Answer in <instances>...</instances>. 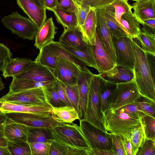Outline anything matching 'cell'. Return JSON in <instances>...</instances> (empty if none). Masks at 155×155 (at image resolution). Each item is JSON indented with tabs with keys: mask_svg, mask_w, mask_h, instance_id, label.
Masks as SVG:
<instances>
[{
	"mask_svg": "<svg viewBox=\"0 0 155 155\" xmlns=\"http://www.w3.org/2000/svg\"><path fill=\"white\" fill-rule=\"evenodd\" d=\"M135 62L134 79L140 94L155 101V74L150 67L147 53L133 39Z\"/></svg>",
	"mask_w": 155,
	"mask_h": 155,
	"instance_id": "1",
	"label": "cell"
},
{
	"mask_svg": "<svg viewBox=\"0 0 155 155\" xmlns=\"http://www.w3.org/2000/svg\"><path fill=\"white\" fill-rule=\"evenodd\" d=\"M107 82L101 74H94L90 83L85 115L84 120L106 132L104 115L101 109L100 91Z\"/></svg>",
	"mask_w": 155,
	"mask_h": 155,
	"instance_id": "2",
	"label": "cell"
},
{
	"mask_svg": "<svg viewBox=\"0 0 155 155\" xmlns=\"http://www.w3.org/2000/svg\"><path fill=\"white\" fill-rule=\"evenodd\" d=\"M104 118L107 132L124 137H131L133 131L141 125L140 120L132 118L124 113L114 112L109 108L104 114Z\"/></svg>",
	"mask_w": 155,
	"mask_h": 155,
	"instance_id": "3",
	"label": "cell"
},
{
	"mask_svg": "<svg viewBox=\"0 0 155 155\" xmlns=\"http://www.w3.org/2000/svg\"><path fill=\"white\" fill-rule=\"evenodd\" d=\"M51 131L54 140L58 143L88 151L90 149L79 126L77 124L60 123L53 127Z\"/></svg>",
	"mask_w": 155,
	"mask_h": 155,
	"instance_id": "4",
	"label": "cell"
},
{
	"mask_svg": "<svg viewBox=\"0 0 155 155\" xmlns=\"http://www.w3.org/2000/svg\"><path fill=\"white\" fill-rule=\"evenodd\" d=\"M1 21L13 34L24 39L33 40L38 30L37 26L31 20L17 12L4 16Z\"/></svg>",
	"mask_w": 155,
	"mask_h": 155,
	"instance_id": "5",
	"label": "cell"
},
{
	"mask_svg": "<svg viewBox=\"0 0 155 155\" xmlns=\"http://www.w3.org/2000/svg\"><path fill=\"white\" fill-rule=\"evenodd\" d=\"M79 127L90 149L113 150L110 134L85 120H80Z\"/></svg>",
	"mask_w": 155,
	"mask_h": 155,
	"instance_id": "6",
	"label": "cell"
},
{
	"mask_svg": "<svg viewBox=\"0 0 155 155\" xmlns=\"http://www.w3.org/2000/svg\"><path fill=\"white\" fill-rule=\"evenodd\" d=\"M140 95L134 79L117 84L114 92L109 98V108L115 110L134 102Z\"/></svg>",
	"mask_w": 155,
	"mask_h": 155,
	"instance_id": "7",
	"label": "cell"
},
{
	"mask_svg": "<svg viewBox=\"0 0 155 155\" xmlns=\"http://www.w3.org/2000/svg\"><path fill=\"white\" fill-rule=\"evenodd\" d=\"M13 121L32 127H53L60 123L57 120L52 112L39 113L11 112L5 114Z\"/></svg>",
	"mask_w": 155,
	"mask_h": 155,
	"instance_id": "8",
	"label": "cell"
},
{
	"mask_svg": "<svg viewBox=\"0 0 155 155\" xmlns=\"http://www.w3.org/2000/svg\"><path fill=\"white\" fill-rule=\"evenodd\" d=\"M117 60L116 64L133 70L135 62L133 39L128 36L117 38L113 36Z\"/></svg>",
	"mask_w": 155,
	"mask_h": 155,
	"instance_id": "9",
	"label": "cell"
},
{
	"mask_svg": "<svg viewBox=\"0 0 155 155\" xmlns=\"http://www.w3.org/2000/svg\"><path fill=\"white\" fill-rule=\"evenodd\" d=\"M81 70L74 63L59 55L57 57L54 70L56 79L65 84H77Z\"/></svg>",
	"mask_w": 155,
	"mask_h": 155,
	"instance_id": "10",
	"label": "cell"
},
{
	"mask_svg": "<svg viewBox=\"0 0 155 155\" xmlns=\"http://www.w3.org/2000/svg\"><path fill=\"white\" fill-rule=\"evenodd\" d=\"M43 87L19 92L8 93L0 98V101L16 102L31 105L43 104L48 103Z\"/></svg>",
	"mask_w": 155,
	"mask_h": 155,
	"instance_id": "11",
	"label": "cell"
},
{
	"mask_svg": "<svg viewBox=\"0 0 155 155\" xmlns=\"http://www.w3.org/2000/svg\"><path fill=\"white\" fill-rule=\"evenodd\" d=\"M13 78L28 79L39 82H53L56 79L54 70L35 61L22 72Z\"/></svg>",
	"mask_w": 155,
	"mask_h": 155,
	"instance_id": "12",
	"label": "cell"
},
{
	"mask_svg": "<svg viewBox=\"0 0 155 155\" xmlns=\"http://www.w3.org/2000/svg\"><path fill=\"white\" fill-rule=\"evenodd\" d=\"M52 107L48 103L31 105L16 102L0 101V111L5 114L11 112L39 113L52 112Z\"/></svg>",
	"mask_w": 155,
	"mask_h": 155,
	"instance_id": "13",
	"label": "cell"
},
{
	"mask_svg": "<svg viewBox=\"0 0 155 155\" xmlns=\"http://www.w3.org/2000/svg\"><path fill=\"white\" fill-rule=\"evenodd\" d=\"M93 74L88 69L81 71L77 81L79 94L78 113L79 120H84L85 117L89 84Z\"/></svg>",
	"mask_w": 155,
	"mask_h": 155,
	"instance_id": "14",
	"label": "cell"
},
{
	"mask_svg": "<svg viewBox=\"0 0 155 155\" xmlns=\"http://www.w3.org/2000/svg\"><path fill=\"white\" fill-rule=\"evenodd\" d=\"M97 32L104 48L116 64L117 58L113 36L99 9H96Z\"/></svg>",
	"mask_w": 155,
	"mask_h": 155,
	"instance_id": "15",
	"label": "cell"
},
{
	"mask_svg": "<svg viewBox=\"0 0 155 155\" xmlns=\"http://www.w3.org/2000/svg\"><path fill=\"white\" fill-rule=\"evenodd\" d=\"M24 12L36 25L38 30L46 21V9L39 7L34 0H16Z\"/></svg>",
	"mask_w": 155,
	"mask_h": 155,
	"instance_id": "16",
	"label": "cell"
},
{
	"mask_svg": "<svg viewBox=\"0 0 155 155\" xmlns=\"http://www.w3.org/2000/svg\"><path fill=\"white\" fill-rule=\"evenodd\" d=\"M92 46L99 73L109 70L116 65L103 46L97 32L96 44Z\"/></svg>",
	"mask_w": 155,
	"mask_h": 155,
	"instance_id": "17",
	"label": "cell"
},
{
	"mask_svg": "<svg viewBox=\"0 0 155 155\" xmlns=\"http://www.w3.org/2000/svg\"><path fill=\"white\" fill-rule=\"evenodd\" d=\"M57 29L52 18H48L38 30L35 36V47L40 50L45 45L54 41Z\"/></svg>",
	"mask_w": 155,
	"mask_h": 155,
	"instance_id": "18",
	"label": "cell"
},
{
	"mask_svg": "<svg viewBox=\"0 0 155 155\" xmlns=\"http://www.w3.org/2000/svg\"><path fill=\"white\" fill-rule=\"evenodd\" d=\"M79 27L85 43L87 45H94L97 33L96 9L91 8L83 24Z\"/></svg>",
	"mask_w": 155,
	"mask_h": 155,
	"instance_id": "19",
	"label": "cell"
},
{
	"mask_svg": "<svg viewBox=\"0 0 155 155\" xmlns=\"http://www.w3.org/2000/svg\"><path fill=\"white\" fill-rule=\"evenodd\" d=\"M98 9L113 36L117 38L128 37L116 19L114 7L110 4Z\"/></svg>",
	"mask_w": 155,
	"mask_h": 155,
	"instance_id": "20",
	"label": "cell"
},
{
	"mask_svg": "<svg viewBox=\"0 0 155 155\" xmlns=\"http://www.w3.org/2000/svg\"><path fill=\"white\" fill-rule=\"evenodd\" d=\"M99 73L107 82L115 84L134 79L133 70L117 65L109 70Z\"/></svg>",
	"mask_w": 155,
	"mask_h": 155,
	"instance_id": "21",
	"label": "cell"
},
{
	"mask_svg": "<svg viewBox=\"0 0 155 155\" xmlns=\"http://www.w3.org/2000/svg\"><path fill=\"white\" fill-rule=\"evenodd\" d=\"M28 134L27 126L7 117L4 129V136L8 140L27 141Z\"/></svg>",
	"mask_w": 155,
	"mask_h": 155,
	"instance_id": "22",
	"label": "cell"
},
{
	"mask_svg": "<svg viewBox=\"0 0 155 155\" xmlns=\"http://www.w3.org/2000/svg\"><path fill=\"white\" fill-rule=\"evenodd\" d=\"M62 44L78 49H84L87 44L83 40L79 27L64 28L58 41Z\"/></svg>",
	"mask_w": 155,
	"mask_h": 155,
	"instance_id": "23",
	"label": "cell"
},
{
	"mask_svg": "<svg viewBox=\"0 0 155 155\" xmlns=\"http://www.w3.org/2000/svg\"><path fill=\"white\" fill-rule=\"evenodd\" d=\"M132 6L133 14L140 24L145 20L155 19V0H138Z\"/></svg>",
	"mask_w": 155,
	"mask_h": 155,
	"instance_id": "24",
	"label": "cell"
},
{
	"mask_svg": "<svg viewBox=\"0 0 155 155\" xmlns=\"http://www.w3.org/2000/svg\"><path fill=\"white\" fill-rule=\"evenodd\" d=\"M34 61L31 58H11L7 62L2 75L5 78L13 77L22 72Z\"/></svg>",
	"mask_w": 155,
	"mask_h": 155,
	"instance_id": "25",
	"label": "cell"
},
{
	"mask_svg": "<svg viewBox=\"0 0 155 155\" xmlns=\"http://www.w3.org/2000/svg\"><path fill=\"white\" fill-rule=\"evenodd\" d=\"M57 22L64 28L72 29L78 27L76 12L66 10L58 6L52 11Z\"/></svg>",
	"mask_w": 155,
	"mask_h": 155,
	"instance_id": "26",
	"label": "cell"
},
{
	"mask_svg": "<svg viewBox=\"0 0 155 155\" xmlns=\"http://www.w3.org/2000/svg\"><path fill=\"white\" fill-rule=\"evenodd\" d=\"M60 44L65 48L78 58L87 66L94 68L97 70L98 68L91 45H87L84 49H80Z\"/></svg>",
	"mask_w": 155,
	"mask_h": 155,
	"instance_id": "27",
	"label": "cell"
},
{
	"mask_svg": "<svg viewBox=\"0 0 155 155\" xmlns=\"http://www.w3.org/2000/svg\"><path fill=\"white\" fill-rule=\"evenodd\" d=\"M120 22L123 30L129 37L132 39L137 37L140 30V23L132 11L123 14Z\"/></svg>",
	"mask_w": 155,
	"mask_h": 155,
	"instance_id": "28",
	"label": "cell"
},
{
	"mask_svg": "<svg viewBox=\"0 0 155 155\" xmlns=\"http://www.w3.org/2000/svg\"><path fill=\"white\" fill-rule=\"evenodd\" d=\"M27 127V141L29 143L35 142L51 143L54 141L51 128Z\"/></svg>",
	"mask_w": 155,
	"mask_h": 155,
	"instance_id": "29",
	"label": "cell"
},
{
	"mask_svg": "<svg viewBox=\"0 0 155 155\" xmlns=\"http://www.w3.org/2000/svg\"><path fill=\"white\" fill-rule=\"evenodd\" d=\"M52 113L56 119L61 123H71L79 120L78 112L72 106L52 107Z\"/></svg>",
	"mask_w": 155,
	"mask_h": 155,
	"instance_id": "30",
	"label": "cell"
},
{
	"mask_svg": "<svg viewBox=\"0 0 155 155\" xmlns=\"http://www.w3.org/2000/svg\"><path fill=\"white\" fill-rule=\"evenodd\" d=\"M53 82H39L31 80L13 78L8 93H13L24 90L46 86Z\"/></svg>",
	"mask_w": 155,
	"mask_h": 155,
	"instance_id": "31",
	"label": "cell"
},
{
	"mask_svg": "<svg viewBox=\"0 0 155 155\" xmlns=\"http://www.w3.org/2000/svg\"><path fill=\"white\" fill-rule=\"evenodd\" d=\"M39 51L35 61L54 71L58 56L55 51L49 44L44 46Z\"/></svg>",
	"mask_w": 155,
	"mask_h": 155,
	"instance_id": "32",
	"label": "cell"
},
{
	"mask_svg": "<svg viewBox=\"0 0 155 155\" xmlns=\"http://www.w3.org/2000/svg\"><path fill=\"white\" fill-rule=\"evenodd\" d=\"M142 49L146 53L155 55V34L143 28L140 29L135 38Z\"/></svg>",
	"mask_w": 155,
	"mask_h": 155,
	"instance_id": "33",
	"label": "cell"
},
{
	"mask_svg": "<svg viewBox=\"0 0 155 155\" xmlns=\"http://www.w3.org/2000/svg\"><path fill=\"white\" fill-rule=\"evenodd\" d=\"M49 155H88V151L61 144L54 140L51 143Z\"/></svg>",
	"mask_w": 155,
	"mask_h": 155,
	"instance_id": "34",
	"label": "cell"
},
{
	"mask_svg": "<svg viewBox=\"0 0 155 155\" xmlns=\"http://www.w3.org/2000/svg\"><path fill=\"white\" fill-rule=\"evenodd\" d=\"M55 81L42 87L46 101L52 107L66 106L59 97L56 86Z\"/></svg>",
	"mask_w": 155,
	"mask_h": 155,
	"instance_id": "35",
	"label": "cell"
},
{
	"mask_svg": "<svg viewBox=\"0 0 155 155\" xmlns=\"http://www.w3.org/2000/svg\"><path fill=\"white\" fill-rule=\"evenodd\" d=\"M58 56L61 55L75 64L81 71L88 69L86 65L78 58L65 48L58 41L48 44Z\"/></svg>",
	"mask_w": 155,
	"mask_h": 155,
	"instance_id": "36",
	"label": "cell"
},
{
	"mask_svg": "<svg viewBox=\"0 0 155 155\" xmlns=\"http://www.w3.org/2000/svg\"><path fill=\"white\" fill-rule=\"evenodd\" d=\"M116 84L106 82L101 88L99 93L101 109L103 114L109 108L108 100L116 89Z\"/></svg>",
	"mask_w": 155,
	"mask_h": 155,
	"instance_id": "37",
	"label": "cell"
},
{
	"mask_svg": "<svg viewBox=\"0 0 155 155\" xmlns=\"http://www.w3.org/2000/svg\"><path fill=\"white\" fill-rule=\"evenodd\" d=\"M7 147L11 155H32L28 141L8 140Z\"/></svg>",
	"mask_w": 155,
	"mask_h": 155,
	"instance_id": "38",
	"label": "cell"
},
{
	"mask_svg": "<svg viewBox=\"0 0 155 155\" xmlns=\"http://www.w3.org/2000/svg\"><path fill=\"white\" fill-rule=\"evenodd\" d=\"M111 110L115 112L125 113L132 118L138 120H140L142 117L146 114L135 101L116 110Z\"/></svg>",
	"mask_w": 155,
	"mask_h": 155,
	"instance_id": "39",
	"label": "cell"
},
{
	"mask_svg": "<svg viewBox=\"0 0 155 155\" xmlns=\"http://www.w3.org/2000/svg\"><path fill=\"white\" fill-rule=\"evenodd\" d=\"M140 120L146 137L155 140V118L145 114Z\"/></svg>",
	"mask_w": 155,
	"mask_h": 155,
	"instance_id": "40",
	"label": "cell"
},
{
	"mask_svg": "<svg viewBox=\"0 0 155 155\" xmlns=\"http://www.w3.org/2000/svg\"><path fill=\"white\" fill-rule=\"evenodd\" d=\"M128 1V0H114L110 4L114 7L116 19L123 29L120 22L121 16L124 13L132 11V9L133 8L132 6L129 3Z\"/></svg>",
	"mask_w": 155,
	"mask_h": 155,
	"instance_id": "41",
	"label": "cell"
},
{
	"mask_svg": "<svg viewBox=\"0 0 155 155\" xmlns=\"http://www.w3.org/2000/svg\"><path fill=\"white\" fill-rule=\"evenodd\" d=\"M146 138L142 125L133 131L130 137L132 155H136L139 148Z\"/></svg>",
	"mask_w": 155,
	"mask_h": 155,
	"instance_id": "42",
	"label": "cell"
},
{
	"mask_svg": "<svg viewBox=\"0 0 155 155\" xmlns=\"http://www.w3.org/2000/svg\"><path fill=\"white\" fill-rule=\"evenodd\" d=\"M146 114L155 118V101L140 95L135 101Z\"/></svg>",
	"mask_w": 155,
	"mask_h": 155,
	"instance_id": "43",
	"label": "cell"
},
{
	"mask_svg": "<svg viewBox=\"0 0 155 155\" xmlns=\"http://www.w3.org/2000/svg\"><path fill=\"white\" fill-rule=\"evenodd\" d=\"M60 82L64 87L72 106L78 112L79 94L78 88L77 84L70 85Z\"/></svg>",
	"mask_w": 155,
	"mask_h": 155,
	"instance_id": "44",
	"label": "cell"
},
{
	"mask_svg": "<svg viewBox=\"0 0 155 155\" xmlns=\"http://www.w3.org/2000/svg\"><path fill=\"white\" fill-rule=\"evenodd\" d=\"M51 143L38 142L29 143L32 155H49Z\"/></svg>",
	"mask_w": 155,
	"mask_h": 155,
	"instance_id": "45",
	"label": "cell"
},
{
	"mask_svg": "<svg viewBox=\"0 0 155 155\" xmlns=\"http://www.w3.org/2000/svg\"><path fill=\"white\" fill-rule=\"evenodd\" d=\"M75 3L76 13L78 26L83 24L85 19L90 11L91 7L88 5L77 0H74Z\"/></svg>",
	"mask_w": 155,
	"mask_h": 155,
	"instance_id": "46",
	"label": "cell"
},
{
	"mask_svg": "<svg viewBox=\"0 0 155 155\" xmlns=\"http://www.w3.org/2000/svg\"><path fill=\"white\" fill-rule=\"evenodd\" d=\"M136 155H155V140L146 137L139 148Z\"/></svg>",
	"mask_w": 155,
	"mask_h": 155,
	"instance_id": "47",
	"label": "cell"
},
{
	"mask_svg": "<svg viewBox=\"0 0 155 155\" xmlns=\"http://www.w3.org/2000/svg\"><path fill=\"white\" fill-rule=\"evenodd\" d=\"M110 135L113 150L117 155H127L120 136L113 134Z\"/></svg>",
	"mask_w": 155,
	"mask_h": 155,
	"instance_id": "48",
	"label": "cell"
},
{
	"mask_svg": "<svg viewBox=\"0 0 155 155\" xmlns=\"http://www.w3.org/2000/svg\"><path fill=\"white\" fill-rule=\"evenodd\" d=\"M12 56L10 49L3 43H0V71H3L7 62Z\"/></svg>",
	"mask_w": 155,
	"mask_h": 155,
	"instance_id": "49",
	"label": "cell"
},
{
	"mask_svg": "<svg viewBox=\"0 0 155 155\" xmlns=\"http://www.w3.org/2000/svg\"><path fill=\"white\" fill-rule=\"evenodd\" d=\"M86 4L94 9L101 8L110 4L114 0H77Z\"/></svg>",
	"mask_w": 155,
	"mask_h": 155,
	"instance_id": "50",
	"label": "cell"
},
{
	"mask_svg": "<svg viewBox=\"0 0 155 155\" xmlns=\"http://www.w3.org/2000/svg\"><path fill=\"white\" fill-rule=\"evenodd\" d=\"M55 84L59 96L61 100L66 105L72 106L64 87L59 81L57 79L55 81Z\"/></svg>",
	"mask_w": 155,
	"mask_h": 155,
	"instance_id": "51",
	"label": "cell"
},
{
	"mask_svg": "<svg viewBox=\"0 0 155 155\" xmlns=\"http://www.w3.org/2000/svg\"><path fill=\"white\" fill-rule=\"evenodd\" d=\"M58 7L66 10L76 11V7L74 0H58Z\"/></svg>",
	"mask_w": 155,
	"mask_h": 155,
	"instance_id": "52",
	"label": "cell"
},
{
	"mask_svg": "<svg viewBox=\"0 0 155 155\" xmlns=\"http://www.w3.org/2000/svg\"><path fill=\"white\" fill-rule=\"evenodd\" d=\"M88 155H117L116 152L113 150L98 148L90 149L88 151Z\"/></svg>",
	"mask_w": 155,
	"mask_h": 155,
	"instance_id": "53",
	"label": "cell"
},
{
	"mask_svg": "<svg viewBox=\"0 0 155 155\" xmlns=\"http://www.w3.org/2000/svg\"><path fill=\"white\" fill-rule=\"evenodd\" d=\"M120 136L127 155H132V150L130 136Z\"/></svg>",
	"mask_w": 155,
	"mask_h": 155,
	"instance_id": "54",
	"label": "cell"
},
{
	"mask_svg": "<svg viewBox=\"0 0 155 155\" xmlns=\"http://www.w3.org/2000/svg\"><path fill=\"white\" fill-rule=\"evenodd\" d=\"M143 28L155 34V19H150L144 21L141 24Z\"/></svg>",
	"mask_w": 155,
	"mask_h": 155,
	"instance_id": "55",
	"label": "cell"
},
{
	"mask_svg": "<svg viewBox=\"0 0 155 155\" xmlns=\"http://www.w3.org/2000/svg\"><path fill=\"white\" fill-rule=\"evenodd\" d=\"M46 9L52 11L58 5V0H44Z\"/></svg>",
	"mask_w": 155,
	"mask_h": 155,
	"instance_id": "56",
	"label": "cell"
},
{
	"mask_svg": "<svg viewBox=\"0 0 155 155\" xmlns=\"http://www.w3.org/2000/svg\"><path fill=\"white\" fill-rule=\"evenodd\" d=\"M7 117L5 114H0V135L4 136V129Z\"/></svg>",
	"mask_w": 155,
	"mask_h": 155,
	"instance_id": "57",
	"label": "cell"
},
{
	"mask_svg": "<svg viewBox=\"0 0 155 155\" xmlns=\"http://www.w3.org/2000/svg\"><path fill=\"white\" fill-rule=\"evenodd\" d=\"M8 140L4 136L0 135V147H7Z\"/></svg>",
	"mask_w": 155,
	"mask_h": 155,
	"instance_id": "58",
	"label": "cell"
},
{
	"mask_svg": "<svg viewBox=\"0 0 155 155\" xmlns=\"http://www.w3.org/2000/svg\"><path fill=\"white\" fill-rule=\"evenodd\" d=\"M11 155L7 147H0V155Z\"/></svg>",
	"mask_w": 155,
	"mask_h": 155,
	"instance_id": "59",
	"label": "cell"
},
{
	"mask_svg": "<svg viewBox=\"0 0 155 155\" xmlns=\"http://www.w3.org/2000/svg\"><path fill=\"white\" fill-rule=\"evenodd\" d=\"M34 1L39 7L45 8L44 0H34Z\"/></svg>",
	"mask_w": 155,
	"mask_h": 155,
	"instance_id": "60",
	"label": "cell"
},
{
	"mask_svg": "<svg viewBox=\"0 0 155 155\" xmlns=\"http://www.w3.org/2000/svg\"><path fill=\"white\" fill-rule=\"evenodd\" d=\"M5 88V87L2 82L1 78L0 77V91L3 89Z\"/></svg>",
	"mask_w": 155,
	"mask_h": 155,
	"instance_id": "61",
	"label": "cell"
},
{
	"mask_svg": "<svg viewBox=\"0 0 155 155\" xmlns=\"http://www.w3.org/2000/svg\"><path fill=\"white\" fill-rule=\"evenodd\" d=\"M132 0V1H137L138 0Z\"/></svg>",
	"mask_w": 155,
	"mask_h": 155,
	"instance_id": "62",
	"label": "cell"
},
{
	"mask_svg": "<svg viewBox=\"0 0 155 155\" xmlns=\"http://www.w3.org/2000/svg\"><path fill=\"white\" fill-rule=\"evenodd\" d=\"M1 113V112L0 111V114Z\"/></svg>",
	"mask_w": 155,
	"mask_h": 155,
	"instance_id": "63",
	"label": "cell"
}]
</instances>
